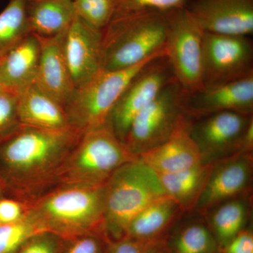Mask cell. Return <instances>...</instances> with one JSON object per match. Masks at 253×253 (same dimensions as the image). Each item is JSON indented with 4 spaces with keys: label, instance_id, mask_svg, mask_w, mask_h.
Wrapping results in <instances>:
<instances>
[{
    "label": "cell",
    "instance_id": "obj_18",
    "mask_svg": "<svg viewBox=\"0 0 253 253\" xmlns=\"http://www.w3.org/2000/svg\"><path fill=\"white\" fill-rule=\"evenodd\" d=\"M41 57L38 37L30 34L0 57V83L3 89L18 94L35 84Z\"/></svg>",
    "mask_w": 253,
    "mask_h": 253
},
{
    "label": "cell",
    "instance_id": "obj_4",
    "mask_svg": "<svg viewBox=\"0 0 253 253\" xmlns=\"http://www.w3.org/2000/svg\"><path fill=\"white\" fill-rule=\"evenodd\" d=\"M166 195L157 173L139 158L120 168L105 184L104 238L124 237L133 218Z\"/></svg>",
    "mask_w": 253,
    "mask_h": 253
},
{
    "label": "cell",
    "instance_id": "obj_37",
    "mask_svg": "<svg viewBox=\"0 0 253 253\" xmlns=\"http://www.w3.org/2000/svg\"><path fill=\"white\" fill-rule=\"evenodd\" d=\"M2 89H3L2 86H1V83H0V91L2 90Z\"/></svg>",
    "mask_w": 253,
    "mask_h": 253
},
{
    "label": "cell",
    "instance_id": "obj_12",
    "mask_svg": "<svg viewBox=\"0 0 253 253\" xmlns=\"http://www.w3.org/2000/svg\"><path fill=\"white\" fill-rule=\"evenodd\" d=\"M253 154L236 155L213 163L207 184L192 213L204 216L224 201L252 192Z\"/></svg>",
    "mask_w": 253,
    "mask_h": 253
},
{
    "label": "cell",
    "instance_id": "obj_33",
    "mask_svg": "<svg viewBox=\"0 0 253 253\" xmlns=\"http://www.w3.org/2000/svg\"><path fill=\"white\" fill-rule=\"evenodd\" d=\"M26 211L18 201L5 196L0 197V224H10L21 220Z\"/></svg>",
    "mask_w": 253,
    "mask_h": 253
},
{
    "label": "cell",
    "instance_id": "obj_22",
    "mask_svg": "<svg viewBox=\"0 0 253 253\" xmlns=\"http://www.w3.org/2000/svg\"><path fill=\"white\" fill-rule=\"evenodd\" d=\"M30 33L50 38L68 29L76 17L73 0H26Z\"/></svg>",
    "mask_w": 253,
    "mask_h": 253
},
{
    "label": "cell",
    "instance_id": "obj_34",
    "mask_svg": "<svg viewBox=\"0 0 253 253\" xmlns=\"http://www.w3.org/2000/svg\"><path fill=\"white\" fill-rule=\"evenodd\" d=\"M106 241L105 253H142L143 244L127 236Z\"/></svg>",
    "mask_w": 253,
    "mask_h": 253
},
{
    "label": "cell",
    "instance_id": "obj_27",
    "mask_svg": "<svg viewBox=\"0 0 253 253\" xmlns=\"http://www.w3.org/2000/svg\"><path fill=\"white\" fill-rule=\"evenodd\" d=\"M76 16L98 31H103L114 14L116 0H73Z\"/></svg>",
    "mask_w": 253,
    "mask_h": 253
},
{
    "label": "cell",
    "instance_id": "obj_9",
    "mask_svg": "<svg viewBox=\"0 0 253 253\" xmlns=\"http://www.w3.org/2000/svg\"><path fill=\"white\" fill-rule=\"evenodd\" d=\"M204 33L186 9L168 13L166 55L176 81L186 94L204 89Z\"/></svg>",
    "mask_w": 253,
    "mask_h": 253
},
{
    "label": "cell",
    "instance_id": "obj_38",
    "mask_svg": "<svg viewBox=\"0 0 253 253\" xmlns=\"http://www.w3.org/2000/svg\"></svg>",
    "mask_w": 253,
    "mask_h": 253
},
{
    "label": "cell",
    "instance_id": "obj_7",
    "mask_svg": "<svg viewBox=\"0 0 253 253\" xmlns=\"http://www.w3.org/2000/svg\"><path fill=\"white\" fill-rule=\"evenodd\" d=\"M186 93L174 80L134 118L124 143L136 156L166 142L190 119Z\"/></svg>",
    "mask_w": 253,
    "mask_h": 253
},
{
    "label": "cell",
    "instance_id": "obj_15",
    "mask_svg": "<svg viewBox=\"0 0 253 253\" xmlns=\"http://www.w3.org/2000/svg\"><path fill=\"white\" fill-rule=\"evenodd\" d=\"M185 109L191 118L226 111L253 115V74L186 94Z\"/></svg>",
    "mask_w": 253,
    "mask_h": 253
},
{
    "label": "cell",
    "instance_id": "obj_29",
    "mask_svg": "<svg viewBox=\"0 0 253 253\" xmlns=\"http://www.w3.org/2000/svg\"><path fill=\"white\" fill-rule=\"evenodd\" d=\"M17 94L0 91V139H3L21 126L17 113Z\"/></svg>",
    "mask_w": 253,
    "mask_h": 253
},
{
    "label": "cell",
    "instance_id": "obj_31",
    "mask_svg": "<svg viewBox=\"0 0 253 253\" xmlns=\"http://www.w3.org/2000/svg\"><path fill=\"white\" fill-rule=\"evenodd\" d=\"M62 253H105L106 241L103 234L91 233L68 240Z\"/></svg>",
    "mask_w": 253,
    "mask_h": 253
},
{
    "label": "cell",
    "instance_id": "obj_6",
    "mask_svg": "<svg viewBox=\"0 0 253 253\" xmlns=\"http://www.w3.org/2000/svg\"><path fill=\"white\" fill-rule=\"evenodd\" d=\"M160 56L126 69L101 70L88 83L76 89L63 106L70 126L84 133L106 125L113 107L133 78Z\"/></svg>",
    "mask_w": 253,
    "mask_h": 253
},
{
    "label": "cell",
    "instance_id": "obj_36",
    "mask_svg": "<svg viewBox=\"0 0 253 253\" xmlns=\"http://www.w3.org/2000/svg\"><path fill=\"white\" fill-rule=\"evenodd\" d=\"M5 193V186L4 184H3L2 181L0 179V197L1 196H4Z\"/></svg>",
    "mask_w": 253,
    "mask_h": 253
},
{
    "label": "cell",
    "instance_id": "obj_3",
    "mask_svg": "<svg viewBox=\"0 0 253 253\" xmlns=\"http://www.w3.org/2000/svg\"><path fill=\"white\" fill-rule=\"evenodd\" d=\"M168 13L151 12L113 18L102 31L104 71L126 69L166 55Z\"/></svg>",
    "mask_w": 253,
    "mask_h": 253
},
{
    "label": "cell",
    "instance_id": "obj_13",
    "mask_svg": "<svg viewBox=\"0 0 253 253\" xmlns=\"http://www.w3.org/2000/svg\"><path fill=\"white\" fill-rule=\"evenodd\" d=\"M185 9L204 33L253 35V0H191Z\"/></svg>",
    "mask_w": 253,
    "mask_h": 253
},
{
    "label": "cell",
    "instance_id": "obj_17",
    "mask_svg": "<svg viewBox=\"0 0 253 253\" xmlns=\"http://www.w3.org/2000/svg\"><path fill=\"white\" fill-rule=\"evenodd\" d=\"M190 118L168 140L138 156L157 173L178 172L202 163L197 146L190 135Z\"/></svg>",
    "mask_w": 253,
    "mask_h": 253
},
{
    "label": "cell",
    "instance_id": "obj_2",
    "mask_svg": "<svg viewBox=\"0 0 253 253\" xmlns=\"http://www.w3.org/2000/svg\"><path fill=\"white\" fill-rule=\"evenodd\" d=\"M105 184H70L53 191L26 211L44 231L65 241L91 233L103 234Z\"/></svg>",
    "mask_w": 253,
    "mask_h": 253
},
{
    "label": "cell",
    "instance_id": "obj_25",
    "mask_svg": "<svg viewBox=\"0 0 253 253\" xmlns=\"http://www.w3.org/2000/svg\"><path fill=\"white\" fill-rule=\"evenodd\" d=\"M30 34L26 0H10L0 13V57Z\"/></svg>",
    "mask_w": 253,
    "mask_h": 253
},
{
    "label": "cell",
    "instance_id": "obj_26",
    "mask_svg": "<svg viewBox=\"0 0 253 253\" xmlns=\"http://www.w3.org/2000/svg\"><path fill=\"white\" fill-rule=\"evenodd\" d=\"M43 231L26 212L21 220L0 224V253H16L27 240Z\"/></svg>",
    "mask_w": 253,
    "mask_h": 253
},
{
    "label": "cell",
    "instance_id": "obj_19",
    "mask_svg": "<svg viewBox=\"0 0 253 253\" xmlns=\"http://www.w3.org/2000/svg\"><path fill=\"white\" fill-rule=\"evenodd\" d=\"M185 214L177 203L166 195L155 200L133 218L125 236L143 245L164 240Z\"/></svg>",
    "mask_w": 253,
    "mask_h": 253
},
{
    "label": "cell",
    "instance_id": "obj_35",
    "mask_svg": "<svg viewBox=\"0 0 253 253\" xmlns=\"http://www.w3.org/2000/svg\"><path fill=\"white\" fill-rule=\"evenodd\" d=\"M142 253H168L164 240L143 245Z\"/></svg>",
    "mask_w": 253,
    "mask_h": 253
},
{
    "label": "cell",
    "instance_id": "obj_8",
    "mask_svg": "<svg viewBox=\"0 0 253 253\" xmlns=\"http://www.w3.org/2000/svg\"><path fill=\"white\" fill-rule=\"evenodd\" d=\"M189 133L202 163L213 164L236 155L253 153V115L226 111L191 118Z\"/></svg>",
    "mask_w": 253,
    "mask_h": 253
},
{
    "label": "cell",
    "instance_id": "obj_23",
    "mask_svg": "<svg viewBox=\"0 0 253 253\" xmlns=\"http://www.w3.org/2000/svg\"><path fill=\"white\" fill-rule=\"evenodd\" d=\"M196 214V213H194ZM168 253H220L204 216L182 218L164 239Z\"/></svg>",
    "mask_w": 253,
    "mask_h": 253
},
{
    "label": "cell",
    "instance_id": "obj_1",
    "mask_svg": "<svg viewBox=\"0 0 253 253\" xmlns=\"http://www.w3.org/2000/svg\"><path fill=\"white\" fill-rule=\"evenodd\" d=\"M83 134L72 126L51 129L21 125L0 139V179L5 194L24 181L56 174Z\"/></svg>",
    "mask_w": 253,
    "mask_h": 253
},
{
    "label": "cell",
    "instance_id": "obj_21",
    "mask_svg": "<svg viewBox=\"0 0 253 253\" xmlns=\"http://www.w3.org/2000/svg\"><path fill=\"white\" fill-rule=\"evenodd\" d=\"M251 193L224 201L204 214L205 219L219 248L227 244L250 225L252 204Z\"/></svg>",
    "mask_w": 253,
    "mask_h": 253
},
{
    "label": "cell",
    "instance_id": "obj_24",
    "mask_svg": "<svg viewBox=\"0 0 253 253\" xmlns=\"http://www.w3.org/2000/svg\"><path fill=\"white\" fill-rule=\"evenodd\" d=\"M212 164L200 163L178 172L158 175L166 196L186 213H192L207 184Z\"/></svg>",
    "mask_w": 253,
    "mask_h": 253
},
{
    "label": "cell",
    "instance_id": "obj_16",
    "mask_svg": "<svg viewBox=\"0 0 253 253\" xmlns=\"http://www.w3.org/2000/svg\"><path fill=\"white\" fill-rule=\"evenodd\" d=\"M66 31L50 38L38 37L41 43V57L36 82L42 90L63 107L76 90L63 51Z\"/></svg>",
    "mask_w": 253,
    "mask_h": 253
},
{
    "label": "cell",
    "instance_id": "obj_28",
    "mask_svg": "<svg viewBox=\"0 0 253 253\" xmlns=\"http://www.w3.org/2000/svg\"><path fill=\"white\" fill-rule=\"evenodd\" d=\"M191 0H116L113 18L145 14L168 13L174 10L185 9Z\"/></svg>",
    "mask_w": 253,
    "mask_h": 253
},
{
    "label": "cell",
    "instance_id": "obj_11",
    "mask_svg": "<svg viewBox=\"0 0 253 253\" xmlns=\"http://www.w3.org/2000/svg\"><path fill=\"white\" fill-rule=\"evenodd\" d=\"M176 80L166 55L156 58L133 78L110 114L108 125L124 142L131 123L161 90Z\"/></svg>",
    "mask_w": 253,
    "mask_h": 253
},
{
    "label": "cell",
    "instance_id": "obj_14",
    "mask_svg": "<svg viewBox=\"0 0 253 253\" xmlns=\"http://www.w3.org/2000/svg\"><path fill=\"white\" fill-rule=\"evenodd\" d=\"M101 37L102 31L91 27L76 16L65 33L63 51L76 89L101 71Z\"/></svg>",
    "mask_w": 253,
    "mask_h": 253
},
{
    "label": "cell",
    "instance_id": "obj_30",
    "mask_svg": "<svg viewBox=\"0 0 253 253\" xmlns=\"http://www.w3.org/2000/svg\"><path fill=\"white\" fill-rule=\"evenodd\" d=\"M65 241L53 233L43 231L27 240L16 253H62Z\"/></svg>",
    "mask_w": 253,
    "mask_h": 253
},
{
    "label": "cell",
    "instance_id": "obj_5",
    "mask_svg": "<svg viewBox=\"0 0 253 253\" xmlns=\"http://www.w3.org/2000/svg\"><path fill=\"white\" fill-rule=\"evenodd\" d=\"M137 158L106 123L82 134L56 174L63 185H103L120 168Z\"/></svg>",
    "mask_w": 253,
    "mask_h": 253
},
{
    "label": "cell",
    "instance_id": "obj_10",
    "mask_svg": "<svg viewBox=\"0 0 253 253\" xmlns=\"http://www.w3.org/2000/svg\"><path fill=\"white\" fill-rule=\"evenodd\" d=\"M253 74V44L250 37L204 33V89Z\"/></svg>",
    "mask_w": 253,
    "mask_h": 253
},
{
    "label": "cell",
    "instance_id": "obj_32",
    "mask_svg": "<svg viewBox=\"0 0 253 253\" xmlns=\"http://www.w3.org/2000/svg\"><path fill=\"white\" fill-rule=\"evenodd\" d=\"M220 253H253V231L249 226L220 248Z\"/></svg>",
    "mask_w": 253,
    "mask_h": 253
},
{
    "label": "cell",
    "instance_id": "obj_20",
    "mask_svg": "<svg viewBox=\"0 0 253 253\" xmlns=\"http://www.w3.org/2000/svg\"><path fill=\"white\" fill-rule=\"evenodd\" d=\"M18 121L22 126L62 129L70 126L64 109L36 83L17 94Z\"/></svg>",
    "mask_w": 253,
    "mask_h": 253
}]
</instances>
